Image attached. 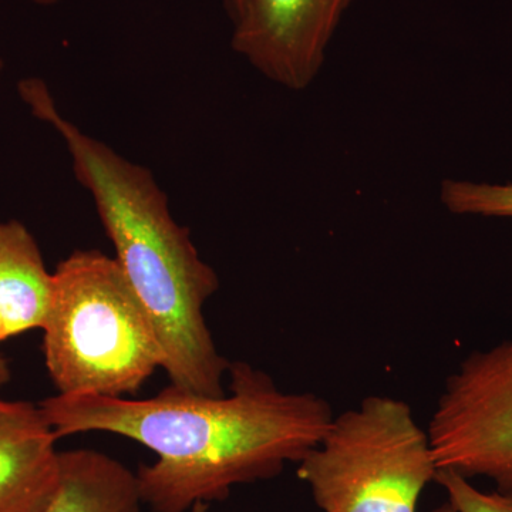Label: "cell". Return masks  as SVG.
Segmentation results:
<instances>
[{
  "mask_svg": "<svg viewBox=\"0 0 512 512\" xmlns=\"http://www.w3.org/2000/svg\"><path fill=\"white\" fill-rule=\"evenodd\" d=\"M2 73H3V60L0 59V79H2Z\"/></svg>",
  "mask_w": 512,
  "mask_h": 512,
  "instance_id": "cell-18",
  "label": "cell"
},
{
  "mask_svg": "<svg viewBox=\"0 0 512 512\" xmlns=\"http://www.w3.org/2000/svg\"><path fill=\"white\" fill-rule=\"evenodd\" d=\"M434 483L446 491L448 503L457 512H512V493H484L456 471H437Z\"/></svg>",
  "mask_w": 512,
  "mask_h": 512,
  "instance_id": "cell-11",
  "label": "cell"
},
{
  "mask_svg": "<svg viewBox=\"0 0 512 512\" xmlns=\"http://www.w3.org/2000/svg\"><path fill=\"white\" fill-rule=\"evenodd\" d=\"M437 471L429 433L412 407L379 394L333 417L298 463L322 512H417Z\"/></svg>",
  "mask_w": 512,
  "mask_h": 512,
  "instance_id": "cell-4",
  "label": "cell"
},
{
  "mask_svg": "<svg viewBox=\"0 0 512 512\" xmlns=\"http://www.w3.org/2000/svg\"><path fill=\"white\" fill-rule=\"evenodd\" d=\"M356 0H242L232 16L235 53L266 79L301 92L315 82Z\"/></svg>",
  "mask_w": 512,
  "mask_h": 512,
  "instance_id": "cell-6",
  "label": "cell"
},
{
  "mask_svg": "<svg viewBox=\"0 0 512 512\" xmlns=\"http://www.w3.org/2000/svg\"><path fill=\"white\" fill-rule=\"evenodd\" d=\"M208 510H210V504L198 503L192 507L191 512H208Z\"/></svg>",
  "mask_w": 512,
  "mask_h": 512,
  "instance_id": "cell-17",
  "label": "cell"
},
{
  "mask_svg": "<svg viewBox=\"0 0 512 512\" xmlns=\"http://www.w3.org/2000/svg\"><path fill=\"white\" fill-rule=\"evenodd\" d=\"M441 201L456 215L512 218V184L446 180L441 185Z\"/></svg>",
  "mask_w": 512,
  "mask_h": 512,
  "instance_id": "cell-10",
  "label": "cell"
},
{
  "mask_svg": "<svg viewBox=\"0 0 512 512\" xmlns=\"http://www.w3.org/2000/svg\"><path fill=\"white\" fill-rule=\"evenodd\" d=\"M229 394L211 397L168 386L146 400L59 394L39 404L59 439L117 434L157 454L138 470L153 512H188L222 501L237 485L271 480L318 446L335 413L315 393H288L244 362L229 366Z\"/></svg>",
  "mask_w": 512,
  "mask_h": 512,
  "instance_id": "cell-1",
  "label": "cell"
},
{
  "mask_svg": "<svg viewBox=\"0 0 512 512\" xmlns=\"http://www.w3.org/2000/svg\"><path fill=\"white\" fill-rule=\"evenodd\" d=\"M427 433L439 470L488 478L512 493V339L461 360Z\"/></svg>",
  "mask_w": 512,
  "mask_h": 512,
  "instance_id": "cell-5",
  "label": "cell"
},
{
  "mask_svg": "<svg viewBox=\"0 0 512 512\" xmlns=\"http://www.w3.org/2000/svg\"><path fill=\"white\" fill-rule=\"evenodd\" d=\"M8 338V333H6L5 328V320H3L2 311H0V343L5 342Z\"/></svg>",
  "mask_w": 512,
  "mask_h": 512,
  "instance_id": "cell-14",
  "label": "cell"
},
{
  "mask_svg": "<svg viewBox=\"0 0 512 512\" xmlns=\"http://www.w3.org/2000/svg\"><path fill=\"white\" fill-rule=\"evenodd\" d=\"M431 512H457V511L454 510V508L451 507L450 503H448V501H447V503L439 505V507L434 508V510Z\"/></svg>",
  "mask_w": 512,
  "mask_h": 512,
  "instance_id": "cell-15",
  "label": "cell"
},
{
  "mask_svg": "<svg viewBox=\"0 0 512 512\" xmlns=\"http://www.w3.org/2000/svg\"><path fill=\"white\" fill-rule=\"evenodd\" d=\"M242 0H225V5H227V9L229 12V15L232 16L235 15V13L238 12L239 6H241Z\"/></svg>",
  "mask_w": 512,
  "mask_h": 512,
  "instance_id": "cell-13",
  "label": "cell"
},
{
  "mask_svg": "<svg viewBox=\"0 0 512 512\" xmlns=\"http://www.w3.org/2000/svg\"><path fill=\"white\" fill-rule=\"evenodd\" d=\"M43 353L59 394H134L163 367L153 322L116 258L77 249L53 272Z\"/></svg>",
  "mask_w": 512,
  "mask_h": 512,
  "instance_id": "cell-3",
  "label": "cell"
},
{
  "mask_svg": "<svg viewBox=\"0 0 512 512\" xmlns=\"http://www.w3.org/2000/svg\"><path fill=\"white\" fill-rule=\"evenodd\" d=\"M53 286L29 229L19 221H0V311L8 338L43 328Z\"/></svg>",
  "mask_w": 512,
  "mask_h": 512,
  "instance_id": "cell-8",
  "label": "cell"
},
{
  "mask_svg": "<svg viewBox=\"0 0 512 512\" xmlns=\"http://www.w3.org/2000/svg\"><path fill=\"white\" fill-rule=\"evenodd\" d=\"M18 92L30 113L62 138L77 183L92 195L117 264L156 329L171 386L224 396L231 362L217 349L204 315L220 279L198 254L190 231L174 220L167 194L148 168L64 117L43 80H20Z\"/></svg>",
  "mask_w": 512,
  "mask_h": 512,
  "instance_id": "cell-2",
  "label": "cell"
},
{
  "mask_svg": "<svg viewBox=\"0 0 512 512\" xmlns=\"http://www.w3.org/2000/svg\"><path fill=\"white\" fill-rule=\"evenodd\" d=\"M28 2L35 3V5L39 6H52L56 5V3H59L60 0H28Z\"/></svg>",
  "mask_w": 512,
  "mask_h": 512,
  "instance_id": "cell-16",
  "label": "cell"
},
{
  "mask_svg": "<svg viewBox=\"0 0 512 512\" xmlns=\"http://www.w3.org/2000/svg\"><path fill=\"white\" fill-rule=\"evenodd\" d=\"M10 376H12V373H10L8 362L3 357H0V389L9 382Z\"/></svg>",
  "mask_w": 512,
  "mask_h": 512,
  "instance_id": "cell-12",
  "label": "cell"
},
{
  "mask_svg": "<svg viewBox=\"0 0 512 512\" xmlns=\"http://www.w3.org/2000/svg\"><path fill=\"white\" fill-rule=\"evenodd\" d=\"M59 437L40 406L0 399V512H42L60 478Z\"/></svg>",
  "mask_w": 512,
  "mask_h": 512,
  "instance_id": "cell-7",
  "label": "cell"
},
{
  "mask_svg": "<svg viewBox=\"0 0 512 512\" xmlns=\"http://www.w3.org/2000/svg\"><path fill=\"white\" fill-rule=\"evenodd\" d=\"M137 474L96 450L60 451V478L42 512H141Z\"/></svg>",
  "mask_w": 512,
  "mask_h": 512,
  "instance_id": "cell-9",
  "label": "cell"
}]
</instances>
